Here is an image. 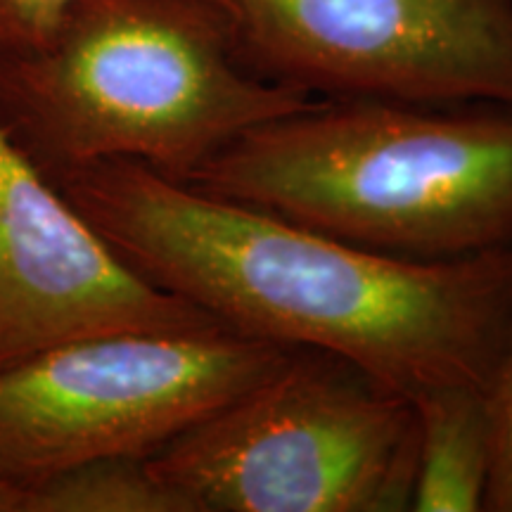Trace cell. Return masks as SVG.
<instances>
[{
  "instance_id": "cell-1",
  "label": "cell",
  "mask_w": 512,
  "mask_h": 512,
  "mask_svg": "<svg viewBox=\"0 0 512 512\" xmlns=\"http://www.w3.org/2000/svg\"><path fill=\"white\" fill-rule=\"evenodd\" d=\"M53 181L128 266L223 328L339 356L411 401L444 387L489 392L512 311V247L403 259L126 159Z\"/></svg>"
},
{
  "instance_id": "cell-2",
  "label": "cell",
  "mask_w": 512,
  "mask_h": 512,
  "mask_svg": "<svg viewBox=\"0 0 512 512\" xmlns=\"http://www.w3.org/2000/svg\"><path fill=\"white\" fill-rule=\"evenodd\" d=\"M185 183L382 254L460 259L512 247V110L318 98Z\"/></svg>"
},
{
  "instance_id": "cell-3",
  "label": "cell",
  "mask_w": 512,
  "mask_h": 512,
  "mask_svg": "<svg viewBox=\"0 0 512 512\" xmlns=\"http://www.w3.org/2000/svg\"><path fill=\"white\" fill-rule=\"evenodd\" d=\"M316 100L249 72L209 0H72L41 48L0 55V119L50 174L126 159L188 181Z\"/></svg>"
},
{
  "instance_id": "cell-4",
  "label": "cell",
  "mask_w": 512,
  "mask_h": 512,
  "mask_svg": "<svg viewBox=\"0 0 512 512\" xmlns=\"http://www.w3.org/2000/svg\"><path fill=\"white\" fill-rule=\"evenodd\" d=\"M418 418L408 396L344 358L290 356L147 456L188 512L411 508Z\"/></svg>"
},
{
  "instance_id": "cell-5",
  "label": "cell",
  "mask_w": 512,
  "mask_h": 512,
  "mask_svg": "<svg viewBox=\"0 0 512 512\" xmlns=\"http://www.w3.org/2000/svg\"><path fill=\"white\" fill-rule=\"evenodd\" d=\"M290 351L202 328L112 332L31 356L0 373V477L29 486L91 460L152 456Z\"/></svg>"
},
{
  "instance_id": "cell-6",
  "label": "cell",
  "mask_w": 512,
  "mask_h": 512,
  "mask_svg": "<svg viewBox=\"0 0 512 512\" xmlns=\"http://www.w3.org/2000/svg\"><path fill=\"white\" fill-rule=\"evenodd\" d=\"M235 55L313 98L512 110V0H209Z\"/></svg>"
},
{
  "instance_id": "cell-7",
  "label": "cell",
  "mask_w": 512,
  "mask_h": 512,
  "mask_svg": "<svg viewBox=\"0 0 512 512\" xmlns=\"http://www.w3.org/2000/svg\"><path fill=\"white\" fill-rule=\"evenodd\" d=\"M223 328L145 280L0 119V373L74 339Z\"/></svg>"
},
{
  "instance_id": "cell-8",
  "label": "cell",
  "mask_w": 512,
  "mask_h": 512,
  "mask_svg": "<svg viewBox=\"0 0 512 512\" xmlns=\"http://www.w3.org/2000/svg\"><path fill=\"white\" fill-rule=\"evenodd\" d=\"M413 406L418 418V458L408 510H484L494 467L489 392L479 387H444L418 396Z\"/></svg>"
},
{
  "instance_id": "cell-9",
  "label": "cell",
  "mask_w": 512,
  "mask_h": 512,
  "mask_svg": "<svg viewBox=\"0 0 512 512\" xmlns=\"http://www.w3.org/2000/svg\"><path fill=\"white\" fill-rule=\"evenodd\" d=\"M22 489V512H188L140 456L91 460Z\"/></svg>"
},
{
  "instance_id": "cell-10",
  "label": "cell",
  "mask_w": 512,
  "mask_h": 512,
  "mask_svg": "<svg viewBox=\"0 0 512 512\" xmlns=\"http://www.w3.org/2000/svg\"><path fill=\"white\" fill-rule=\"evenodd\" d=\"M489 403L494 418V467L484 510L512 512V311L489 387Z\"/></svg>"
},
{
  "instance_id": "cell-11",
  "label": "cell",
  "mask_w": 512,
  "mask_h": 512,
  "mask_svg": "<svg viewBox=\"0 0 512 512\" xmlns=\"http://www.w3.org/2000/svg\"><path fill=\"white\" fill-rule=\"evenodd\" d=\"M69 3L72 0H0V55L41 48Z\"/></svg>"
},
{
  "instance_id": "cell-12",
  "label": "cell",
  "mask_w": 512,
  "mask_h": 512,
  "mask_svg": "<svg viewBox=\"0 0 512 512\" xmlns=\"http://www.w3.org/2000/svg\"><path fill=\"white\" fill-rule=\"evenodd\" d=\"M24 489L10 479L0 477V512H22Z\"/></svg>"
}]
</instances>
